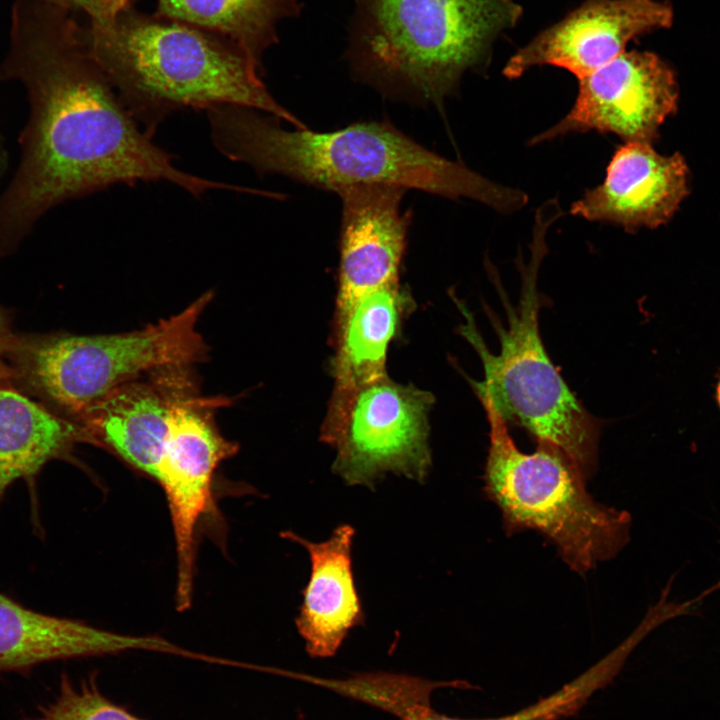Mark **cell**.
<instances>
[{
    "instance_id": "cell-19",
    "label": "cell",
    "mask_w": 720,
    "mask_h": 720,
    "mask_svg": "<svg viewBox=\"0 0 720 720\" xmlns=\"http://www.w3.org/2000/svg\"><path fill=\"white\" fill-rule=\"evenodd\" d=\"M299 11V0H158L156 14L221 35L261 65L280 22Z\"/></svg>"
},
{
    "instance_id": "cell-13",
    "label": "cell",
    "mask_w": 720,
    "mask_h": 720,
    "mask_svg": "<svg viewBox=\"0 0 720 720\" xmlns=\"http://www.w3.org/2000/svg\"><path fill=\"white\" fill-rule=\"evenodd\" d=\"M190 368L163 367L110 391L74 421L84 441L154 478L173 407L198 392Z\"/></svg>"
},
{
    "instance_id": "cell-21",
    "label": "cell",
    "mask_w": 720,
    "mask_h": 720,
    "mask_svg": "<svg viewBox=\"0 0 720 720\" xmlns=\"http://www.w3.org/2000/svg\"><path fill=\"white\" fill-rule=\"evenodd\" d=\"M30 720H139L112 703L94 681L61 680L56 697Z\"/></svg>"
},
{
    "instance_id": "cell-1",
    "label": "cell",
    "mask_w": 720,
    "mask_h": 720,
    "mask_svg": "<svg viewBox=\"0 0 720 720\" xmlns=\"http://www.w3.org/2000/svg\"><path fill=\"white\" fill-rule=\"evenodd\" d=\"M24 86L29 118L21 158L0 195V259L13 253L52 208L116 184L167 181L199 197L247 188L178 169L125 108L90 54L72 10L16 0L0 83Z\"/></svg>"
},
{
    "instance_id": "cell-24",
    "label": "cell",
    "mask_w": 720,
    "mask_h": 720,
    "mask_svg": "<svg viewBox=\"0 0 720 720\" xmlns=\"http://www.w3.org/2000/svg\"><path fill=\"white\" fill-rule=\"evenodd\" d=\"M8 153L5 148L4 140L0 132V178L5 174L8 168Z\"/></svg>"
},
{
    "instance_id": "cell-17",
    "label": "cell",
    "mask_w": 720,
    "mask_h": 720,
    "mask_svg": "<svg viewBox=\"0 0 720 720\" xmlns=\"http://www.w3.org/2000/svg\"><path fill=\"white\" fill-rule=\"evenodd\" d=\"M407 304L408 295L394 284L364 295L336 317L334 389L328 409L341 406L357 389L387 375L388 346Z\"/></svg>"
},
{
    "instance_id": "cell-20",
    "label": "cell",
    "mask_w": 720,
    "mask_h": 720,
    "mask_svg": "<svg viewBox=\"0 0 720 720\" xmlns=\"http://www.w3.org/2000/svg\"><path fill=\"white\" fill-rule=\"evenodd\" d=\"M359 700L374 704L404 719L430 705L431 692L442 686L471 689L466 681L433 682L390 674L361 675L345 681H318Z\"/></svg>"
},
{
    "instance_id": "cell-8",
    "label": "cell",
    "mask_w": 720,
    "mask_h": 720,
    "mask_svg": "<svg viewBox=\"0 0 720 720\" xmlns=\"http://www.w3.org/2000/svg\"><path fill=\"white\" fill-rule=\"evenodd\" d=\"M429 391L399 384L387 375L357 389L340 407L327 410L320 439L336 450L333 471L349 485L373 488L386 473L423 482L432 459Z\"/></svg>"
},
{
    "instance_id": "cell-11",
    "label": "cell",
    "mask_w": 720,
    "mask_h": 720,
    "mask_svg": "<svg viewBox=\"0 0 720 720\" xmlns=\"http://www.w3.org/2000/svg\"><path fill=\"white\" fill-rule=\"evenodd\" d=\"M673 12L656 0H586L520 48L506 63L509 79L540 65H553L578 80L609 63L633 38L669 27Z\"/></svg>"
},
{
    "instance_id": "cell-7",
    "label": "cell",
    "mask_w": 720,
    "mask_h": 720,
    "mask_svg": "<svg viewBox=\"0 0 720 720\" xmlns=\"http://www.w3.org/2000/svg\"><path fill=\"white\" fill-rule=\"evenodd\" d=\"M213 297L207 291L183 311L130 332L16 338L8 357L17 382L71 421L116 387L167 366L207 359L196 326Z\"/></svg>"
},
{
    "instance_id": "cell-3",
    "label": "cell",
    "mask_w": 720,
    "mask_h": 720,
    "mask_svg": "<svg viewBox=\"0 0 720 720\" xmlns=\"http://www.w3.org/2000/svg\"><path fill=\"white\" fill-rule=\"evenodd\" d=\"M83 37L125 108L151 138L173 112L222 104L306 128L270 94L261 65L221 35L127 6L110 21L90 23Z\"/></svg>"
},
{
    "instance_id": "cell-14",
    "label": "cell",
    "mask_w": 720,
    "mask_h": 720,
    "mask_svg": "<svg viewBox=\"0 0 720 720\" xmlns=\"http://www.w3.org/2000/svg\"><path fill=\"white\" fill-rule=\"evenodd\" d=\"M687 193L680 154L663 156L650 144L625 142L615 150L603 182L575 201L570 213L635 232L666 223Z\"/></svg>"
},
{
    "instance_id": "cell-12",
    "label": "cell",
    "mask_w": 720,
    "mask_h": 720,
    "mask_svg": "<svg viewBox=\"0 0 720 720\" xmlns=\"http://www.w3.org/2000/svg\"><path fill=\"white\" fill-rule=\"evenodd\" d=\"M406 191L358 185L337 192L342 216L336 317L364 295L399 284L410 218L401 209Z\"/></svg>"
},
{
    "instance_id": "cell-5",
    "label": "cell",
    "mask_w": 720,
    "mask_h": 720,
    "mask_svg": "<svg viewBox=\"0 0 720 720\" xmlns=\"http://www.w3.org/2000/svg\"><path fill=\"white\" fill-rule=\"evenodd\" d=\"M561 213L556 199L546 201L535 213L530 258L525 263L522 255L517 257L521 288L516 306L510 304L496 273L487 265L508 318L506 329L495 324L500 340L498 354L487 348L466 305L452 296L465 319L459 332L483 365L484 381L473 385L489 395L504 420L523 426L537 441L556 445L588 475L596 465L599 425L552 364L538 327L539 268L548 251V229Z\"/></svg>"
},
{
    "instance_id": "cell-4",
    "label": "cell",
    "mask_w": 720,
    "mask_h": 720,
    "mask_svg": "<svg viewBox=\"0 0 720 720\" xmlns=\"http://www.w3.org/2000/svg\"><path fill=\"white\" fill-rule=\"evenodd\" d=\"M347 59L353 74L385 94L441 104L465 72L488 63L513 27L514 0H354Z\"/></svg>"
},
{
    "instance_id": "cell-22",
    "label": "cell",
    "mask_w": 720,
    "mask_h": 720,
    "mask_svg": "<svg viewBox=\"0 0 720 720\" xmlns=\"http://www.w3.org/2000/svg\"><path fill=\"white\" fill-rule=\"evenodd\" d=\"M70 10H81L89 16L90 23H102L114 19L129 6L130 0H50Z\"/></svg>"
},
{
    "instance_id": "cell-18",
    "label": "cell",
    "mask_w": 720,
    "mask_h": 720,
    "mask_svg": "<svg viewBox=\"0 0 720 720\" xmlns=\"http://www.w3.org/2000/svg\"><path fill=\"white\" fill-rule=\"evenodd\" d=\"M84 441L80 426L10 387L0 386V502L18 479H32L50 460Z\"/></svg>"
},
{
    "instance_id": "cell-10",
    "label": "cell",
    "mask_w": 720,
    "mask_h": 720,
    "mask_svg": "<svg viewBox=\"0 0 720 720\" xmlns=\"http://www.w3.org/2000/svg\"><path fill=\"white\" fill-rule=\"evenodd\" d=\"M677 97L673 72L658 56L624 52L579 79L569 112L529 144L592 130L615 134L625 142L651 144L666 117L675 111Z\"/></svg>"
},
{
    "instance_id": "cell-23",
    "label": "cell",
    "mask_w": 720,
    "mask_h": 720,
    "mask_svg": "<svg viewBox=\"0 0 720 720\" xmlns=\"http://www.w3.org/2000/svg\"><path fill=\"white\" fill-rule=\"evenodd\" d=\"M15 339L16 337L11 333L8 314L0 307V368Z\"/></svg>"
},
{
    "instance_id": "cell-9",
    "label": "cell",
    "mask_w": 720,
    "mask_h": 720,
    "mask_svg": "<svg viewBox=\"0 0 720 720\" xmlns=\"http://www.w3.org/2000/svg\"><path fill=\"white\" fill-rule=\"evenodd\" d=\"M225 397L183 398L172 409L154 479L161 485L170 513L176 552L178 611L191 607L196 562V529L212 501L215 470L238 450L218 431L213 415L229 405Z\"/></svg>"
},
{
    "instance_id": "cell-25",
    "label": "cell",
    "mask_w": 720,
    "mask_h": 720,
    "mask_svg": "<svg viewBox=\"0 0 720 720\" xmlns=\"http://www.w3.org/2000/svg\"><path fill=\"white\" fill-rule=\"evenodd\" d=\"M716 396H717L718 404H719V406H720V380H719V383H718V385H717V393H716Z\"/></svg>"
},
{
    "instance_id": "cell-6",
    "label": "cell",
    "mask_w": 720,
    "mask_h": 720,
    "mask_svg": "<svg viewBox=\"0 0 720 720\" xmlns=\"http://www.w3.org/2000/svg\"><path fill=\"white\" fill-rule=\"evenodd\" d=\"M474 388L490 426L484 490L506 530L539 532L579 574L613 558L629 541L630 514L596 502L582 469L556 445L537 441L533 453L520 451L489 395Z\"/></svg>"
},
{
    "instance_id": "cell-15",
    "label": "cell",
    "mask_w": 720,
    "mask_h": 720,
    "mask_svg": "<svg viewBox=\"0 0 720 720\" xmlns=\"http://www.w3.org/2000/svg\"><path fill=\"white\" fill-rule=\"evenodd\" d=\"M175 645L154 635L111 632L50 616L0 595V673L66 658L143 650L171 654Z\"/></svg>"
},
{
    "instance_id": "cell-2",
    "label": "cell",
    "mask_w": 720,
    "mask_h": 720,
    "mask_svg": "<svg viewBox=\"0 0 720 720\" xmlns=\"http://www.w3.org/2000/svg\"><path fill=\"white\" fill-rule=\"evenodd\" d=\"M205 111L217 150L259 174H278L335 193L358 185L412 188L469 198L502 213L528 202L524 191L436 154L389 122H357L316 132L286 130L278 118L241 105H215Z\"/></svg>"
},
{
    "instance_id": "cell-16",
    "label": "cell",
    "mask_w": 720,
    "mask_h": 720,
    "mask_svg": "<svg viewBox=\"0 0 720 720\" xmlns=\"http://www.w3.org/2000/svg\"><path fill=\"white\" fill-rule=\"evenodd\" d=\"M354 532L352 526L342 524L320 543L292 532L284 534L306 548L310 556L311 574L296 627L312 657L335 655L348 632L363 621L352 570Z\"/></svg>"
}]
</instances>
